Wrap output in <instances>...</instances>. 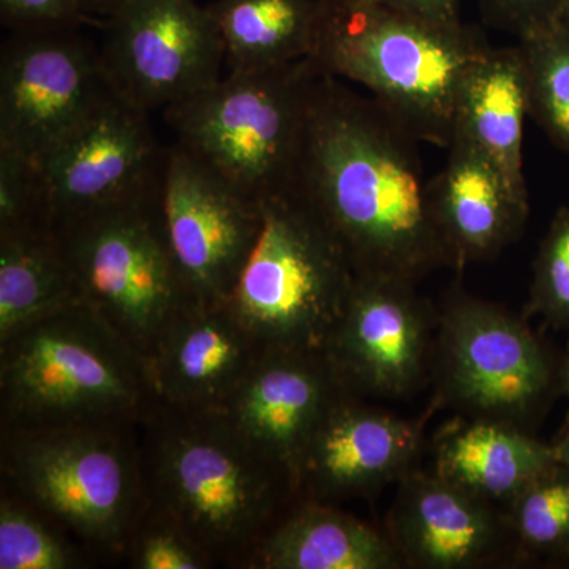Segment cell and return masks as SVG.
I'll list each match as a JSON object with an SVG mask.
<instances>
[{"label":"cell","instance_id":"6da1fadb","mask_svg":"<svg viewBox=\"0 0 569 569\" xmlns=\"http://www.w3.org/2000/svg\"><path fill=\"white\" fill-rule=\"evenodd\" d=\"M418 142L372 97L318 74L290 192L331 230L359 277L418 283L452 266Z\"/></svg>","mask_w":569,"mask_h":569},{"label":"cell","instance_id":"7a4b0ae2","mask_svg":"<svg viewBox=\"0 0 569 569\" xmlns=\"http://www.w3.org/2000/svg\"><path fill=\"white\" fill-rule=\"evenodd\" d=\"M138 426L148 511L178 527L212 563L246 568L299 501L287 470L223 411L157 406Z\"/></svg>","mask_w":569,"mask_h":569},{"label":"cell","instance_id":"3957f363","mask_svg":"<svg viewBox=\"0 0 569 569\" xmlns=\"http://www.w3.org/2000/svg\"><path fill=\"white\" fill-rule=\"evenodd\" d=\"M157 406L144 356L81 299L0 340L2 432L138 425Z\"/></svg>","mask_w":569,"mask_h":569},{"label":"cell","instance_id":"277c9868","mask_svg":"<svg viewBox=\"0 0 569 569\" xmlns=\"http://www.w3.org/2000/svg\"><path fill=\"white\" fill-rule=\"evenodd\" d=\"M320 2L318 70L358 82L419 142L448 149L460 82L492 47L466 24H430L381 2Z\"/></svg>","mask_w":569,"mask_h":569},{"label":"cell","instance_id":"5b68a950","mask_svg":"<svg viewBox=\"0 0 569 569\" xmlns=\"http://www.w3.org/2000/svg\"><path fill=\"white\" fill-rule=\"evenodd\" d=\"M138 425L2 432V475L58 529L108 553H126L148 512Z\"/></svg>","mask_w":569,"mask_h":569},{"label":"cell","instance_id":"8992f818","mask_svg":"<svg viewBox=\"0 0 569 569\" xmlns=\"http://www.w3.org/2000/svg\"><path fill=\"white\" fill-rule=\"evenodd\" d=\"M320 73L312 59L230 71L167 108L163 118L174 144L261 206L290 192L310 92Z\"/></svg>","mask_w":569,"mask_h":569},{"label":"cell","instance_id":"52a82bcc","mask_svg":"<svg viewBox=\"0 0 569 569\" xmlns=\"http://www.w3.org/2000/svg\"><path fill=\"white\" fill-rule=\"evenodd\" d=\"M336 236L293 192L261 204L227 306L264 350L325 351L358 282Z\"/></svg>","mask_w":569,"mask_h":569},{"label":"cell","instance_id":"ba28073f","mask_svg":"<svg viewBox=\"0 0 569 569\" xmlns=\"http://www.w3.org/2000/svg\"><path fill=\"white\" fill-rule=\"evenodd\" d=\"M159 197L160 183L138 200L54 228L81 301L146 361L167 326L194 302L168 247Z\"/></svg>","mask_w":569,"mask_h":569},{"label":"cell","instance_id":"9c48e42d","mask_svg":"<svg viewBox=\"0 0 569 569\" xmlns=\"http://www.w3.org/2000/svg\"><path fill=\"white\" fill-rule=\"evenodd\" d=\"M430 380L458 417L533 432L560 392V365L520 318L460 291L437 310Z\"/></svg>","mask_w":569,"mask_h":569},{"label":"cell","instance_id":"30bf717a","mask_svg":"<svg viewBox=\"0 0 569 569\" xmlns=\"http://www.w3.org/2000/svg\"><path fill=\"white\" fill-rule=\"evenodd\" d=\"M102 29L100 58L112 91L149 114L222 78V37L194 0H129Z\"/></svg>","mask_w":569,"mask_h":569},{"label":"cell","instance_id":"8fae6325","mask_svg":"<svg viewBox=\"0 0 569 569\" xmlns=\"http://www.w3.org/2000/svg\"><path fill=\"white\" fill-rule=\"evenodd\" d=\"M114 96L78 29L11 32L0 51V151L39 162Z\"/></svg>","mask_w":569,"mask_h":569},{"label":"cell","instance_id":"7c38bea8","mask_svg":"<svg viewBox=\"0 0 569 569\" xmlns=\"http://www.w3.org/2000/svg\"><path fill=\"white\" fill-rule=\"evenodd\" d=\"M160 216L194 301L227 305L261 227V206L178 144L167 146Z\"/></svg>","mask_w":569,"mask_h":569},{"label":"cell","instance_id":"4fadbf2b","mask_svg":"<svg viewBox=\"0 0 569 569\" xmlns=\"http://www.w3.org/2000/svg\"><path fill=\"white\" fill-rule=\"evenodd\" d=\"M149 116L114 93L41 157L52 230L157 189L167 148L156 140Z\"/></svg>","mask_w":569,"mask_h":569},{"label":"cell","instance_id":"5bb4252c","mask_svg":"<svg viewBox=\"0 0 569 569\" xmlns=\"http://www.w3.org/2000/svg\"><path fill=\"white\" fill-rule=\"evenodd\" d=\"M415 287L407 280L358 277L325 348L351 395L400 399L430 380L437 310Z\"/></svg>","mask_w":569,"mask_h":569},{"label":"cell","instance_id":"9a60e30c","mask_svg":"<svg viewBox=\"0 0 569 569\" xmlns=\"http://www.w3.org/2000/svg\"><path fill=\"white\" fill-rule=\"evenodd\" d=\"M397 482L387 531L406 567L481 568L519 556L505 509L433 471L410 470Z\"/></svg>","mask_w":569,"mask_h":569},{"label":"cell","instance_id":"2e32d148","mask_svg":"<svg viewBox=\"0 0 569 569\" xmlns=\"http://www.w3.org/2000/svg\"><path fill=\"white\" fill-rule=\"evenodd\" d=\"M421 443V422L348 392L329 408L307 443L296 475L298 500L332 505L377 492L413 470Z\"/></svg>","mask_w":569,"mask_h":569},{"label":"cell","instance_id":"e0dca14e","mask_svg":"<svg viewBox=\"0 0 569 569\" xmlns=\"http://www.w3.org/2000/svg\"><path fill=\"white\" fill-rule=\"evenodd\" d=\"M348 392L325 351L266 350L223 413L287 470L296 488L307 443L329 408Z\"/></svg>","mask_w":569,"mask_h":569},{"label":"cell","instance_id":"ac0fdd59","mask_svg":"<svg viewBox=\"0 0 569 569\" xmlns=\"http://www.w3.org/2000/svg\"><path fill=\"white\" fill-rule=\"evenodd\" d=\"M264 351L230 307L194 301L167 326L148 358L157 403L223 411Z\"/></svg>","mask_w":569,"mask_h":569},{"label":"cell","instance_id":"d6986e66","mask_svg":"<svg viewBox=\"0 0 569 569\" xmlns=\"http://www.w3.org/2000/svg\"><path fill=\"white\" fill-rule=\"evenodd\" d=\"M441 173L432 179L433 212L452 268L497 257L529 220V194L466 138L455 134Z\"/></svg>","mask_w":569,"mask_h":569},{"label":"cell","instance_id":"ffe728a7","mask_svg":"<svg viewBox=\"0 0 569 569\" xmlns=\"http://www.w3.org/2000/svg\"><path fill=\"white\" fill-rule=\"evenodd\" d=\"M553 462L552 445L488 419L455 418L433 438V473L501 509Z\"/></svg>","mask_w":569,"mask_h":569},{"label":"cell","instance_id":"44dd1931","mask_svg":"<svg viewBox=\"0 0 569 569\" xmlns=\"http://www.w3.org/2000/svg\"><path fill=\"white\" fill-rule=\"evenodd\" d=\"M406 567L388 531L321 501H298L258 546L246 568L397 569Z\"/></svg>","mask_w":569,"mask_h":569},{"label":"cell","instance_id":"7402d4cb","mask_svg":"<svg viewBox=\"0 0 569 569\" xmlns=\"http://www.w3.org/2000/svg\"><path fill=\"white\" fill-rule=\"evenodd\" d=\"M527 116L529 97L518 44L490 48L460 82L455 134L470 141L519 192L529 194L522 162Z\"/></svg>","mask_w":569,"mask_h":569},{"label":"cell","instance_id":"603a6c76","mask_svg":"<svg viewBox=\"0 0 569 569\" xmlns=\"http://www.w3.org/2000/svg\"><path fill=\"white\" fill-rule=\"evenodd\" d=\"M230 71L305 61L316 51L320 0H216L208 6Z\"/></svg>","mask_w":569,"mask_h":569},{"label":"cell","instance_id":"cb8c5ba5","mask_svg":"<svg viewBox=\"0 0 569 569\" xmlns=\"http://www.w3.org/2000/svg\"><path fill=\"white\" fill-rule=\"evenodd\" d=\"M78 299L73 272L52 228L0 233V340Z\"/></svg>","mask_w":569,"mask_h":569},{"label":"cell","instance_id":"d4e9b609","mask_svg":"<svg viewBox=\"0 0 569 569\" xmlns=\"http://www.w3.org/2000/svg\"><path fill=\"white\" fill-rule=\"evenodd\" d=\"M518 41L529 116L553 146L569 152V24L552 18Z\"/></svg>","mask_w":569,"mask_h":569},{"label":"cell","instance_id":"484cf974","mask_svg":"<svg viewBox=\"0 0 569 569\" xmlns=\"http://www.w3.org/2000/svg\"><path fill=\"white\" fill-rule=\"evenodd\" d=\"M505 512L520 557L569 560V468L559 460L530 479Z\"/></svg>","mask_w":569,"mask_h":569},{"label":"cell","instance_id":"4316f807","mask_svg":"<svg viewBox=\"0 0 569 569\" xmlns=\"http://www.w3.org/2000/svg\"><path fill=\"white\" fill-rule=\"evenodd\" d=\"M77 549L59 537L54 523L20 498L0 501V569L81 568Z\"/></svg>","mask_w":569,"mask_h":569},{"label":"cell","instance_id":"83f0119b","mask_svg":"<svg viewBox=\"0 0 569 569\" xmlns=\"http://www.w3.org/2000/svg\"><path fill=\"white\" fill-rule=\"evenodd\" d=\"M529 309L553 328L569 329V208L553 217L539 247Z\"/></svg>","mask_w":569,"mask_h":569},{"label":"cell","instance_id":"f1b7e54d","mask_svg":"<svg viewBox=\"0 0 569 569\" xmlns=\"http://www.w3.org/2000/svg\"><path fill=\"white\" fill-rule=\"evenodd\" d=\"M52 228L37 162L0 151V233Z\"/></svg>","mask_w":569,"mask_h":569},{"label":"cell","instance_id":"f546056e","mask_svg":"<svg viewBox=\"0 0 569 569\" xmlns=\"http://www.w3.org/2000/svg\"><path fill=\"white\" fill-rule=\"evenodd\" d=\"M137 569H206L212 560L178 527L146 512L126 550Z\"/></svg>","mask_w":569,"mask_h":569},{"label":"cell","instance_id":"4dcf8cb0","mask_svg":"<svg viewBox=\"0 0 569 569\" xmlns=\"http://www.w3.org/2000/svg\"><path fill=\"white\" fill-rule=\"evenodd\" d=\"M0 20L11 32L61 31L89 24L78 0H0Z\"/></svg>","mask_w":569,"mask_h":569},{"label":"cell","instance_id":"1f68e13d","mask_svg":"<svg viewBox=\"0 0 569 569\" xmlns=\"http://www.w3.org/2000/svg\"><path fill=\"white\" fill-rule=\"evenodd\" d=\"M560 0H478L485 20L519 37L557 18Z\"/></svg>","mask_w":569,"mask_h":569},{"label":"cell","instance_id":"d6a6232c","mask_svg":"<svg viewBox=\"0 0 569 569\" xmlns=\"http://www.w3.org/2000/svg\"><path fill=\"white\" fill-rule=\"evenodd\" d=\"M389 9L400 11L430 24L455 28L463 24L459 14V0H380Z\"/></svg>","mask_w":569,"mask_h":569},{"label":"cell","instance_id":"836d02e7","mask_svg":"<svg viewBox=\"0 0 569 569\" xmlns=\"http://www.w3.org/2000/svg\"><path fill=\"white\" fill-rule=\"evenodd\" d=\"M78 2H80L82 13H84L89 24H97L102 28L103 22L129 0H78Z\"/></svg>","mask_w":569,"mask_h":569},{"label":"cell","instance_id":"e575fe53","mask_svg":"<svg viewBox=\"0 0 569 569\" xmlns=\"http://www.w3.org/2000/svg\"><path fill=\"white\" fill-rule=\"evenodd\" d=\"M553 451H556V458L565 467L569 468V419L567 425L563 426L559 438L552 443Z\"/></svg>","mask_w":569,"mask_h":569},{"label":"cell","instance_id":"d590c367","mask_svg":"<svg viewBox=\"0 0 569 569\" xmlns=\"http://www.w3.org/2000/svg\"><path fill=\"white\" fill-rule=\"evenodd\" d=\"M560 392L569 396V350L567 358L560 365Z\"/></svg>","mask_w":569,"mask_h":569},{"label":"cell","instance_id":"8d00e7d4","mask_svg":"<svg viewBox=\"0 0 569 569\" xmlns=\"http://www.w3.org/2000/svg\"><path fill=\"white\" fill-rule=\"evenodd\" d=\"M557 18L569 24V0H560L559 9H557Z\"/></svg>","mask_w":569,"mask_h":569},{"label":"cell","instance_id":"74e56055","mask_svg":"<svg viewBox=\"0 0 569 569\" xmlns=\"http://www.w3.org/2000/svg\"><path fill=\"white\" fill-rule=\"evenodd\" d=\"M342 2L350 3V6H365V3H376L380 0H342Z\"/></svg>","mask_w":569,"mask_h":569}]
</instances>
